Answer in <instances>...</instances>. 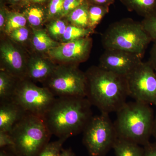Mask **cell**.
<instances>
[{
  "instance_id": "cell-29",
  "label": "cell",
  "mask_w": 156,
  "mask_h": 156,
  "mask_svg": "<svg viewBox=\"0 0 156 156\" xmlns=\"http://www.w3.org/2000/svg\"><path fill=\"white\" fill-rule=\"evenodd\" d=\"M29 34L28 29L24 27L13 31L10 34V36L15 41L23 42L28 38Z\"/></svg>"
},
{
  "instance_id": "cell-17",
  "label": "cell",
  "mask_w": 156,
  "mask_h": 156,
  "mask_svg": "<svg viewBox=\"0 0 156 156\" xmlns=\"http://www.w3.org/2000/svg\"><path fill=\"white\" fill-rule=\"evenodd\" d=\"M135 143L118 137L113 148L115 156H143L144 148Z\"/></svg>"
},
{
  "instance_id": "cell-30",
  "label": "cell",
  "mask_w": 156,
  "mask_h": 156,
  "mask_svg": "<svg viewBox=\"0 0 156 156\" xmlns=\"http://www.w3.org/2000/svg\"><path fill=\"white\" fill-rule=\"evenodd\" d=\"M13 146L14 142L11 133L7 131H0V148L13 147Z\"/></svg>"
},
{
  "instance_id": "cell-21",
  "label": "cell",
  "mask_w": 156,
  "mask_h": 156,
  "mask_svg": "<svg viewBox=\"0 0 156 156\" xmlns=\"http://www.w3.org/2000/svg\"><path fill=\"white\" fill-rule=\"evenodd\" d=\"M27 19L23 14L17 12H10L7 14V19L5 29L6 32L10 34L12 32L24 27L26 24Z\"/></svg>"
},
{
  "instance_id": "cell-11",
  "label": "cell",
  "mask_w": 156,
  "mask_h": 156,
  "mask_svg": "<svg viewBox=\"0 0 156 156\" xmlns=\"http://www.w3.org/2000/svg\"><path fill=\"white\" fill-rule=\"evenodd\" d=\"M92 40L89 37L66 42L48 50L49 56L62 62L79 63L88 58L92 47Z\"/></svg>"
},
{
  "instance_id": "cell-24",
  "label": "cell",
  "mask_w": 156,
  "mask_h": 156,
  "mask_svg": "<svg viewBox=\"0 0 156 156\" xmlns=\"http://www.w3.org/2000/svg\"><path fill=\"white\" fill-rule=\"evenodd\" d=\"M27 20L30 25L34 27L41 25L44 17V13L39 7H32L29 8L26 11Z\"/></svg>"
},
{
  "instance_id": "cell-27",
  "label": "cell",
  "mask_w": 156,
  "mask_h": 156,
  "mask_svg": "<svg viewBox=\"0 0 156 156\" xmlns=\"http://www.w3.org/2000/svg\"><path fill=\"white\" fill-rule=\"evenodd\" d=\"M64 0H51L48 9V17L50 18L61 16Z\"/></svg>"
},
{
  "instance_id": "cell-31",
  "label": "cell",
  "mask_w": 156,
  "mask_h": 156,
  "mask_svg": "<svg viewBox=\"0 0 156 156\" xmlns=\"http://www.w3.org/2000/svg\"><path fill=\"white\" fill-rule=\"evenodd\" d=\"M143 147V156H156V141L148 142Z\"/></svg>"
},
{
  "instance_id": "cell-7",
  "label": "cell",
  "mask_w": 156,
  "mask_h": 156,
  "mask_svg": "<svg viewBox=\"0 0 156 156\" xmlns=\"http://www.w3.org/2000/svg\"><path fill=\"white\" fill-rule=\"evenodd\" d=\"M44 83V87L55 97L87 96L86 74L75 65L56 66L53 73Z\"/></svg>"
},
{
  "instance_id": "cell-10",
  "label": "cell",
  "mask_w": 156,
  "mask_h": 156,
  "mask_svg": "<svg viewBox=\"0 0 156 156\" xmlns=\"http://www.w3.org/2000/svg\"><path fill=\"white\" fill-rule=\"evenodd\" d=\"M142 56L122 50L106 49L100 58L99 67L126 77L142 61Z\"/></svg>"
},
{
  "instance_id": "cell-8",
  "label": "cell",
  "mask_w": 156,
  "mask_h": 156,
  "mask_svg": "<svg viewBox=\"0 0 156 156\" xmlns=\"http://www.w3.org/2000/svg\"><path fill=\"white\" fill-rule=\"evenodd\" d=\"M56 98L46 87L24 79L18 81L12 101L27 112L44 119Z\"/></svg>"
},
{
  "instance_id": "cell-9",
  "label": "cell",
  "mask_w": 156,
  "mask_h": 156,
  "mask_svg": "<svg viewBox=\"0 0 156 156\" xmlns=\"http://www.w3.org/2000/svg\"><path fill=\"white\" fill-rule=\"evenodd\" d=\"M126 79L129 96L156 106V72L148 61L142 62Z\"/></svg>"
},
{
  "instance_id": "cell-38",
  "label": "cell",
  "mask_w": 156,
  "mask_h": 156,
  "mask_svg": "<svg viewBox=\"0 0 156 156\" xmlns=\"http://www.w3.org/2000/svg\"><path fill=\"white\" fill-rule=\"evenodd\" d=\"M31 1L35 3H41L45 2L46 0H31Z\"/></svg>"
},
{
  "instance_id": "cell-32",
  "label": "cell",
  "mask_w": 156,
  "mask_h": 156,
  "mask_svg": "<svg viewBox=\"0 0 156 156\" xmlns=\"http://www.w3.org/2000/svg\"><path fill=\"white\" fill-rule=\"evenodd\" d=\"M148 62L156 72V42H154L151 49L150 57Z\"/></svg>"
},
{
  "instance_id": "cell-35",
  "label": "cell",
  "mask_w": 156,
  "mask_h": 156,
  "mask_svg": "<svg viewBox=\"0 0 156 156\" xmlns=\"http://www.w3.org/2000/svg\"><path fill=\"white\" fill-rule=\"evenodd\" d=\"M6 19H7V15L3 9H1L0 12V27L1 30L3 29L5 26V23H6Z\"/></svg>"
},
{
  "instance_id": "cell-15",
  "label": "cell",
  "mask_w": 156,
  "mask_h": 156,
  "mask_svg": "<svg viewBox=\"0 0 156 156\" xmlns=\"http://www.w3.org/2000/svg\"><path fill=\"white\" fill-rule=\"evenodd\" d=\"M128 11L144 18L156 13V0H120Z\"/></svg>"
},
{
  "instance_id": "cell-39",
  "label": "cell",
  "mask_w": 156,
  "mask_h": 156,
  "mask_svg": "<svg viewBox=\"0 0 156 156\" xmlns=\"http://www.w3.org/2000/svg\"><path fill=\"white\" fill-rule=\"evenodd\" d=\"M13 1H15V2H17V1H20V0H13Z\"/></svg>"
},
{
  "instance_id": "cell-12",
  "label": "cell",
  "mask_w": 156,
  "mask_h": 156,
  "mask_svg": "<svg viewBox=\"0 0 156 156\" xmlns=\"http://www.w3.org/2000/svg\"><path fill=\"white\" fill-rule=\"evenodd\" d=\"M0 52L4 65L2 70L20 80L27 79V66L19 50L10 42H5L1 44Z\"/></svg>"
},
{
  "instance_id": "cell-19",
  "label": "cell",
  "mask_w": 156,
  "mask_h": 156,
  "mask_svg": "<svg viewBox=\"0 0 156 156\" xmlns=\"http://www.w3.org/2000/svg\"><path fill=\"white\" fill-rule=\"evenodd\" d=\"M33 45L36 50L39 52L48 51L59 45V44L50 38L44 30H34L32 39Z\"/></svg>"
},
{
  "instance_id": "cell-40",
  "label": "cell",
  "mask_w": 156,
  "mask_h": 156,
  "mask_svg": "<svg viewBox=\"0 0 156 156\" xmlns=\"http://www.w3.org/2000/svg\"><path fill=\"white\" fill-rule=\"evenodd\" d=\"M83 1H86V0H83Z\"/></svg>"
},
{
  "instance_id": "cell-34",
  "label": "cell",
  "mask_w": 156,
  "mask_h": 156,
  "mask_svg": "<svg viewBox=\"0 0 156 156\" xmlns=\"http://www.w3.org/2000/svg\"><path fill=\"white\" fill-rule=\"evenodd\" d=\"M94 5L109 7L115 2V0H91Z\"/></svg>"
},
{
  "instance_id": "cell-16",
  "label": "cell",
  "mask_w": 156,
  "mask_h": 156,
  "mask_svg": "<svg viewBox=\"0 0 156 156\" xmlns=\"http://www.w3.org/2000/svg\"><path fill=\"white\" fill-rule=\"evenodd\" d=\"M19 79L10 74L1 70L0 72V102L10 101L17 87Z\"/></svg>"
},
{
  "instance_id": "cell-22",
  "label": "cell",
  "mask_w": 156,
  "mask_h": 156,
  "mask_svg": "<svg viewBox=\"0 0 156 156\" xmlns=\"http://www.w3.org/2000/svg\"><path fill=\"white\" fill-rule=\"evenodd\" d=\"M93 31L89 28H81L71 24L66 27L62 36V40L65 43L77 39L89 37Z\"/></svg>"
},
{
  "instance_id": "cell-33",
  "label": "cell",
  "mask_w": 156,
  "mask_h": 156,
  "mask_svg": "<svg viewBox=\"0 0 156 156\" xmlns=\"http://www.w3.org/2000/svg\"><path fill=\"white\" fill-rule=\"evenodd\" d=\"M0 156H17L12 147H6L0 148Z\"/></svg>"
},
{
  "instance_id": "cell-1",
  "label": "cell",
  "mask_w": 156,
  "mask_h": 156,
  "mask_svg": "<svg viewBox=\"0 0 156 156\" xmlns=\"http://www.w3.org/2000/svg\"><path fill=\"white\" fill-rule=\"evenodd\" d=\"M92 105L87 97L56 98L43 119L52 135L68 139L84 131L93 116Z\"/></svg>"
},
{
  "instance_id": "cell-13",
  "label": "cell",
  "mask_w": 156,
  "mask_h": 156,
  "mask_svg": "<svg viewBox=\"0 0 156 156\" xmlns=\"http://www.w3.org/2000/svg\"><path fill=\"white\" fill-rule=\"evenodd\" d=\"M26 113L13 101L0 102V131L11 132Z\"/></svg>"
},
{
  "instance_id": "cell-36",
  "label": "cell",
  "mask_w": 156,
  "mask_h": 156,
  "mask_svg": "<svg viewBox=\"0 0 156 156\" xmlns=\"http://www.w3.org/2000/svg\"><path fill=\"white\" fill-rule=\"evenodd\" d=\"M59 156H76L75 154L72 150L71 149H62Z\"/></svg>"
},
{
  "instance_id": "cell-23",
  "label": "cell",
  "mask_w": 156,
  "mask_h": 156,
  "mask_svg": "<svg viewBox=\"0 0 156 156\" xmlns=\"http://www.w3.org/2000/svg\"><path fill=\"white\" fill-rule=\"evenodd\" d=\"M67 138H58L56 141L49 142L41 151L38 156H59L62 145Z\"/></svg>"
},
{
  "instance_id": "cell-2",
  "label": "cell",
  "mask_w": 156,
  "mask_h": 156,
  "mask_svg": "<svg viewBox=\"0 0 156 156\" xmlns=\"http://www.w3.org/2000/svg\"><path fill=\"white\" fill-rule=\"evenodd\" d=\"M86 74L87 96L101 112H116L126 102L128 95L126 77L101 68L89 69Z\"/></svg>"
},
{
  "instance_id": "cell-41",
  "label": "cell",
  "mask_w": 156,
  "mask_h": 156,
  "mask_svg": "<svg viewBox=\"0 0 156 156\" xmlns=\"http://www.w3.org/2000/svg\"></svg>"
},
{
  "instance_id": "cell-28",
  "label": "cell",
  "mask_w": 156,
  "mask_h": 156,
  "mask_svg": "<svg viewBox=\"0 0 156 156\" xmlns=\"http://www.w3.org/2000/svg\"><path fill=\"white\" fill-rule=\"evenodd\" d=\"M84 1L83 0H64L62 16L69 15L70 13L81 5Z\"/></svg>"
},
{
  "instance_id": "cell-20",
  "label": "cell",
  "mask_w": 156,
  "mask_h": 156,
  "mask_svg": "<svg viewBox=\"0 0 156 156\" xmlns=\"http://www.w3.org/2000/svg\"><path fill=\"white\" fill-rule=\"evenodd\" d=\"M109 11V7L94 4L89 5V28L93 31Z\"/></svg>"
},
{
  "instance_id": "cell-3",
  "label": "cell",
  "mask_w": 156,
  "mask_h": 156,
  "mask_svg": "<svg viewBox=\"0 0 156 156\" xmlns=\"http://www.w3.org/2000/svg\"><path fill=\"white\" fill-rule=\"evenodd\" d=\"M116 113L114 126L118 137L143 146L150 142L155 117L150 105L126 102Z\"/></svg>"
},
{
  "instance_id": "cell-37",
  "label": "cell",
  "mask_w": 156,
  "mask_h": 156,
  "mask_svg": "<svg viewBox=\"0 0 156 156\" xmlns=\"http://www.w3.org/2000/svg\"><path fill=\"white\" fill-rule=\"evenodd\" d=\"M152 136L154 137L156 141V114L154 119L153 128Z\"/></svg>"
},
{
  "instance_id": "cell-18",
  "label": "cell",
  "mask_w": 156,
  "mask_h": 156,
  "mask_svg": "<svg viewBox=\"0 0 156 156\" xmlns=\"http://www.w3.org/2000/svg\"><path fill=\"white\" fill-rule=\"evenodd\" d=\"M89 3L85 1L68 15V20L72 24L81 28H89Z\"/></svg>"
},
{
  "instance_id": "cell-6",
  "label": "cell",
  "mask_w": 156,
  "mask_h": 156,
  "mask_svg": "<svg viewBox=\"0 0 156 156\" xmlns=\"http://www.w3.org/2000/svg\"><path fill=\"white\" fill-rule=\"evenodd\" d=\"M108 114L92 116L84 129L83 143L90 156H105L118 138Z\"/></svg>"
},
{
  "instance_id": "cell-4",
  "label": "cell",
  "mask_w": 156,
  "mask_h": 156,
  "mask_svg": "<svg viewBox=\"0 0 156 156\" xmlns=\"http://www.w3.org/2000/svg\"><path fill=\"white\" fill-rule=\"evenodd\" d=\"M152 41L141 22L125 18L112 23L102 37L104 48L143 56Z\"/></svg>"
},
{
  "instance_id": "cell-25",
  "label": "cell",
  "mask_w": 156,
  "mask_h": 156,
  "mask_svg": "<svg viewBox=\"0 0 156 156\" xmlns=\"http://www.w3.org/2000/svg\"><path fill=\"white\" fill-rule=\"evenodd\" d=\"M141 23L152 41L156 42V13L144 18Z\"/></svg>"
},
{
  "instance_id": "cell-14",
  "label": "cell",
  "mask_w": 156,
  "mask_h": 156,
  "mask_svg": "<svg viewBox=\"0 0 156 156\" xmlns=\"http://www.w3.org/2000/svg\"><path fill=\"white\" fill-rule=\"evenodd\" d=\"M56 67L49 60L41 57H34L27 64V77L44 83L53 73Z\"/></svg>"
},
{
  "instance_id": "cell-5",
  "label": "cell",
  "mask_w": 156,
  "mask_h": 156,
  "mask_svg": "<svg viewBox=\"0 0 156 156\" xmlns=\"http://www.w3.org/2000/svg\"><path fill=\"white\" fill-rule=\"evenodd\" d=\"M13 148L17 156H38L52 134L43 118L27 112L11 130Z\"/></svg>"
},
{
  "instance_id": "cell-26",
  "label": "cell",
  "mask_w": 156,
  "mask_h": 156,
  "mask_svg": "<svg viewBox=\"0 0 156 156\" xmlns=\"http://www.w3.org/2000/svg\"><path fill=\"white\" fill-rule=\"evenodd\" d=\"M66 26L65 23L60 20H57L50 23L48 31L51 36L56 39L62 37Z\"/></svg>"
}]
</instances>
